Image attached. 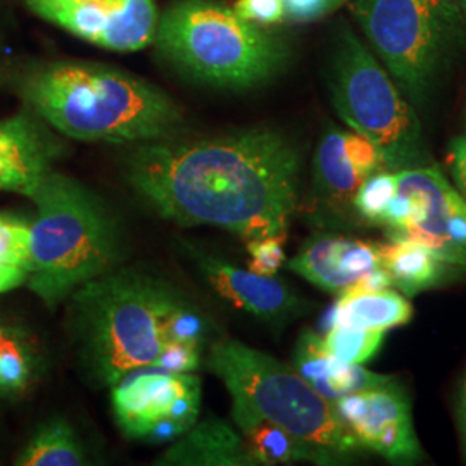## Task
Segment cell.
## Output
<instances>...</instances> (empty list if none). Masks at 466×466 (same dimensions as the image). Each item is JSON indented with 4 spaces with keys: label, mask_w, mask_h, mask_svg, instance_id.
<instances>
[{
    "label": "cell",
    "mask_w": 466,
    "mask_h": 466,
    "mask_svg": "<svg viewBox=\"0 0 466 466\" xmlns=\"http://www.w3.org/2000/svg\"><path fill=\"white\" fill-rule=\"evenodd\" d=\"M204 361L225 383L230 398L244 400L258 415L330 454L339 465L365 451L332 404L292 365L233 339L213 340Z\"/></svg>",
    "instance_id": "cell-6"
},
{
    "label": "cell",
    "mask_w": 466,
    "mask_h": 466,
    "mask_svg": "<svg viewBox=\"0 0 466 466\" xmlns=\"http://www.w3.org/2000/svg\"><path fill=\"white\" fill-rule=\"evenodd\" d=\"M380 261L390 283L406 298H415L460 277L461 268L450 265L435 252L408 240H389L380 244Z\"/></svg>",
    "instance_id": "cell-21"
},
{
    "label": "cell",
    "mask_w": 466,
    "mask_h": 466,
    "mask_svg": "<svg viewBox=\"0 0 466 466\" xmlns=\"http://www.w3.org/2000/svg\"><path fill=\"white\" fill-rule=\"evenodd\" d=\"M161 466H256L238 431L219 418L198 423L173 441L156 461Z\"/></svg>",
    "instance_id": "cell-19"
},
{
    "label": "cell",
    "mask_w": 466,
    "mask_h": 466,
    "mask_svg": "<svg viewBox=\"0 0 466 466\" xmlns=\"http://www.w3.org/2000/svg\"><path fill=\"white\" fill-rule=\"evenodd\" d=\"M398 192V171H379L352 198V213L373 227H382L390 200Z\"/></svg>",
    "instance_id": "cell-25"
},
{
    "label": "cell",
    "mask_w": 466,
    "mask_h": 466,
    "mask_svg": "<svg viewBox=\"0 0 466 466\" xmlns=\"http://www.w3.org/2000/svg\"><path fill=\"white\" fill-rule=\"evenodd\" d=\"M352 7L400 90L425 104L461 34V0H352Z\"/></svg>",
    "instance_id": "cell-8"
},
{
    "label": "cell",
    "mask_w": 466,
    "mask_h": 466,
    "mask_svg": "<svg viewBox=\"0 0 466 466\" xmlns=\"http://www.w3.org/2000/svg\"><path fill=\"white\" fill-rule=\"evenodd\" d=\"M154 44L188 78L228 90L273 80L289 52L282 40L217 0H177L159 15Z\"/></svg>",
    "instance_id": "cell-5"
},
{
    "label": "cell",
    "mask_w": 466,
    "mask_h": 466,
    "mask_svg": "<svg viewBox=\"0 0 466 466\" xmlns=\"http://www.w3.org/2000/svg\"><path fill=\"white\" fill-rule=\"evenodd\" d=\"M47 368L36 333L19 318L0 311V402L25 398Z\"/></svg>",
    "instance_id": "cell-20"
},
{
    "label": "cell",
    "mask_w": 466,
    "mask_h": 466,
    "mask_svg": "<svg viewBox=\"0 0 466 466\" xmlns=\"http://www.w3.org/2000/svg\"><path fill=\"white\" fill-rule=\"evenodd\" d=\"M204 350V346L196 342H171L159 354L154 367L163 368L167 371L192 373L199 370Z\"/></svg>",
    "instance_id": "cell-28"
},
{
    "label": "cell",
    "mask_w": 466,
    "mask_h": 466,
    "mask_svg": "<svg viewBox=\"0 0 466 466\" xmlns=\"http://www.w3.org/2000/svg\"><path fill=\"white\" fill-rule=\"evenodd\" d=\"M451 171L458 192L466 199V137L454 138L450 149Z\"/></svg>",
    "instance_id": "cell-31"
},
{
    "label": "cell",
    "mask_w": 466,
    "mask_h": 466,
    "mask_svg": "<svg viewBox=\"0 0 466 466\" xmlns=\"http://www.w3.org/2000/svg\"><path fill=\"white\" fill-rule=\"evenodd\" d=\"M287 19L315 21L339 9L346 0H282Z\"/></svg>",
    "instance_id": "cell-30"
},
{
    "label": "cell",
    "mask_w": 466,
    "mask_h": 466,
    "mask_svg": "<svg viewBox=\"0 0 466 466\" xmlns=\"http://www.w3.org/2000/svg\"><path fill=\"white\" fill-rule=\"evenodd\" d=\"M400 180L415 190L421 215L413 227L385 235L389 240H408L425 246L450 265L466 269V199L433 167L398 171Z\"/></svg>",
    "instance_id": "cell-13"
},
{
    "label": "cell",
    "mask_w": 466,
    "mask_h": 466,
    "mask_svg": "<svg viewBox=\"0 0 466 466\" xmlns=\"http://www.w3.org/2000/svg\"><path fill=\"white\" fill-rule=\"evenodd\" d=\"M28 280V269L13 265H0V294L25 285Z\"/></svg>",
    "instance_id": "cell-32"
},
{
    "label": "cell",
    "mask_w": 466,
    "mask_h": 466,
    "mask_svg": "<svg viewBox=\"0 0 466 466\" xmlns=\"http://www.w3.org/2000/svg\"><path fill=\"white\" fill-rule=\"evenodd\" d=\"M456 425H458L461 452H463V460L466 463V375L463 385L460 389V398H458V406H456Z\"/></svg>",
    "instance_id": "cell-33"
},
{
    "label": "cell",
    "mask_w": 466,
    "mask_h": 466,
    "mask_svg": "<svg viewBox=\"0 0 466 466\" xmlns=\"http://www.w3.org/2000/svg\"><path fill=\"white\" fill-rule=\"evenodd\" d=\"M232 420L242 435L254 465L275 466L294 463L339 465L330 454L309 446L280 425L258 415L249 404L232 398Z\"/></svg>",
    "instance_id": "cell-18"
},
{
    "label": "cell",
    "mask_w": 466,
    "mask_h": 466,
    "mask_svg": "<svg viewBox=\"0 0 466 466\" xmlns=\"http://www.w3.org/2000/svg\"><path fill=\"white\" fill-rule=\"evenodd\" d=\"M17 466L88 465L84 444L66 418H49L42 421L23 450L17 452Z\"/></svg>",
    "instance_id": "cell-23"
},
{
    "label": "cell",
    "mask_w": 466,
    "mask_h": 466,
    "mask_svg": "<svg viewBox=\"0 0 466 466\" xmlns=\"http://www.w3.org/2000/svg\"><path fill=\"white\" fill-rule=\"evenodd\" d=\"M461 4H463V5L466 7V0H461Z\"/></svg>",
    "instance_id": "cell-34"
},
{
    "label": "cell",
    "mask_w": 466,
    "mask_h": 466,
    "mask_svg": "<svg viewBox=\"0 0 466 466\" xmlns=\"http://www.w3.org/2000/svg\"><path fill=\"white\" fill-rule=\"evenodd\" d=\"M285 237L287 235H269V237L246 240L250 258V271L265 277H275L277 271L287 261L285 249H283Z\"/></svg>",
    "instance_id": "cell-27"
},
{
    "label": "cell",
    "mask_w": 466,
    "mask_h": 466,
    "mask_svg": "<svg viewBox=\"0 0 466 466\" xmlns=\"http://www.w3.org/2000/svg\"><path fill=\"white\" fill-rule=\"evenodd\" d=\"M67 325L85 373L111 387L154 367L171 342L209 348L211 319L180 289L146 271L115 268L67 298Z\"/></svg>",
    "instance_id": "cell-2"
},
{
    "label": "cell",
    "mask_w": 466,
    "mask_h": 466,
    "mask_svg": "<svg viewBox=\"0 0 466 466\" xmlns=\"http://www.w3.org/2000/svg\"><path fill=\"white\" fill-rule=\"evenodd\" d=\"M389 169L382 152L356 132L329 128L313 159V185L319 206L344 217L352 211V198L368 178Z\"/></svg>",
    "instance_id": "cell-14"
},
{
    "label": "cell",
    "mask_w": 466,
    "mask_h": 466,
    "mask_svg": "<svg viewBox=\"0 0 466 466\" xmlns=\"http://www.w3.org/2000/svg\"><path fill=\"white\" fill-rule=\"evenodd\" d=\"M35 16L113 52H137L154 44L159 11L154 0H26Z\"/></svg>",
    "instance_id": "cell-10"
},
{
    "label": "cell",
    "mask_w": 466,
    "mask_h": 466,
    "mask_svg": "<svg viewBox=\"0 0 466 466\" xmlns=\"http://www.w3.org/2000/svg\"><path fill=\"white\" fill-rule=\"evenodd\" d=\"M299 147L282 132L144 142L125 177L159 217L182 227H215L244 240L287 235L299 204Z\"/></svg>",
    "instance_id": "cell-1"
},
{
    "label": "cell",
    "mask_w": 466,
    "mask_h": 466,
    "mask_svg": "<svg viewBox=\"0 0 466 466\" xmlns=\"http://www.w3.org/2000/svg\"><path fill=\"white\" fill-rule=\"evenodd\" d=\"M332 408L363 450L398 465L425 460L413 425L411 400L398 380L344 396L333 400Z\"/></svg>",
    "instance_id": "cell-11"
},
{
    "label": "cell",
    "mask_w": 466,
    "mask_h": 466,
    "mask_svg": "<svg viewBox=\"0 0 466 466\" xmlns=\"http://www.w3.org/2000/svg\"><path fill=\"white\" fill-rule=\"evenodd\" d=\"M329 90L337 115L382 152L389 171L429 167L413 107L367 46L344 30L333 50Z\"/></svg>",
    "instance_id": "cell-7"
},
{
    "label": "cell",
    "mask_w": 466,
    "mask_h": 466,
    "mask_svg": "<svg viewBox=\"0 0 466 466\" xmlns=\"http://www.w3.org/2000/svg\"><path fill=\"white\" fill-rule=\"evenodd\" d=\"M202 382L194 373L142 367L111 385L116 425L128 439L167 444L190 431L200 417Z\"/></svg>",
    "instance_id": "cell-9"
},
{
    "label": "cell",
    "mask_w": 466,
    "mask_h": 466,
    "mask_svg": "<svg viewBox=\"0 0 466 466\" xmlns=\"http://www.w3.org/2000/svg\"><path fill=\"white\" fill-rule=\"evenodd\" d=\"M413 306L400 290L380 289L368 292L340 294L333 306L330 327L348 325L361 330L387 332L410 323Z\"/></svg>",
    "instance_id": "cell-22"
},
{
    "label": "cell",
    "mask_w": 466,
    "mask_h": 466,
    "mask_svg": "<svg viewBox=\"0 0 466 466\" xmlns=\"http://www.w3.org/2000/svg\"><path fill=\"white\" fill-rule=\"evenodd\" d=\"M63 152L57 135L32 109L0 119V192L32 199Z\"/></svg>",
    "instance_id": "cell-15"
},
{
    "label": "cell",
    "mask_w": 466,
    "mask_h": 466,
    "mask_svg": "<svg viewBox=\"0 0 466 466\" xmlns=\"http://www.w3.org/2000/svg\"><path fill=\"white\" fill-rule=\"evenodd\" d=\"M232 9L258 26H273L287 19L282 0H235Z\"/></svg>",
    "instance_id": "cell-29"
},
{
    "label": "cell",
    "mask_w": 466,
    "mask_h": 466,
    "mask_svg": "<svg viewBox=\"0 0 466 466\" xmlns=\"http://www.w3.org/2000/svg\"><path fill=\"white\" fill-rule=\"evenodd\" d=\"M187 250L202 282L218 298L263 323L283 327L313 309V302L298 296L282 279L235 267L230 261L199 248Z\"/></svg>",
    "instance_id": "cell-12"
},
{
    "label": "cell",
    "mask_w": 466,
    "mask_h": 466,
    "mask_svg": "<svg viewBox=\"0 0 466 466\" xmlns=\"http://www.w3.org/2000/svg\"><path fill=\"white\" fill-rule=\"evenodd\" d=\"M321 337L325 348L335 358L352 365H363L379 352L385 340V332L361 330L348 325H333Z\"/></svg>",
    "instance_id": "cell-24"
},
{
    "label": "cell",
    "mask_w": 466,
    "mask_h": 466,
    "mask_svg": "<svg viewBox=\"0 0 466 466\" xmlns=\"http://www.w3.org/2000/svg\"><path fill=\"white\" fill-rule=\"evenodd\" d=\"M30 225L17 218L0 215V265L28 269Z\"/></svg>",
    "instance_id": "cell-26"
},
{
    "label": "cell",
    "mask_w": 466,
    "mask_h": 466,
    "mask_svg": "<svg viewBox=\"0 0 466 466\" xmlns=\"http://www.w3.org/2000/svg\"><path fill=\"white\" fill-rule=\"evenodd\" d=\"M287 267L318 289L340 296L368 273L382 268L380 246L321 233L311 237Z\"/></svg>",
    "instance_id": "cell-16"
},
{
    "label": "cell",
    "mask_w": 466,
    "mask_h": 466,
    "mask_svg": "<svg viewBox=\"0 0 466 466\" xmlns=\"http://www.w3.org/2000/svg\"><path fill=\"white\" fill-rule=\"evenodd\" d=\"M19 94L52 130L82 142L144 144L173 137L184 121L167 92L100 63L34 67L21 76Z\"/></svg>",
    "instance_id": "cell-3"
},
{
    "label": "cell",
    "mask_w": 466,
    "mask_h": 466,
    "mask_svg": "<svg viewBox=\"0 0 466 466\" xmlns=\"http://www.w3.org/2000/svg\"><path fill=\"white\" fill-rule=\"evenodd\" d=\"M292 367L330 404L344 396L396 380L394 375H382L335 358L325 348L323 337L311 329H302L292 354Z\"/></svg>",
    "instance_id": "cell-17"
},
{
    "label": "cell",
    "mask_w": 466,
    "mask_h": 466,
    "mask_svg": "<svg viewBox=\"0 0 466 466\" xmlns=\"http://www.w3.org/2000/svg\"><path fill=\"white\" fill-rule=\"evenodd\" d=\"M30 200L36 215L30 225L26 285L54 309L84 283L116 268L121 235L107 206L56 169Z\"/></svg>",
    "instance_id": "cell-4"
}]
</instances>
